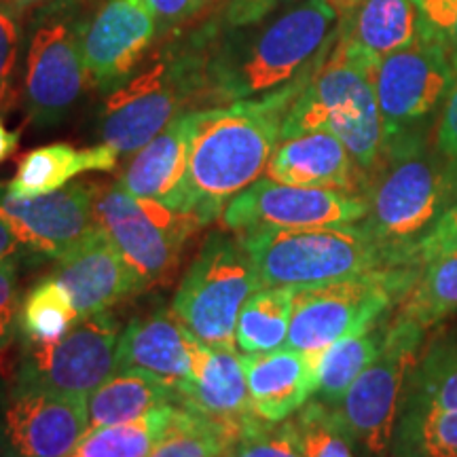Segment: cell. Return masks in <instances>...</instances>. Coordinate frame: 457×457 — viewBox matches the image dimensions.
<instances>
[{
	"label": "cell",
	"mask_w": 457,
	"mask_h": 457,
	"mask_svg": "<svg viewBox=\"0 0 457 457\" xmlns=\"http://www.w3.org/2000/svg\"><path fill=\"white\" fill-rule=\"evenodd\" d=\"M337 28L339 11L330 0H295L250 26L216 24L205 55L204 104L265 98L307 81L333 49Z\"/></svg>",
	"instance_id": "1"
},
{
	"label": "cell",
	"mask_w": 457,
	"mask_h": 457,
	"mask_svg": "<svg viewBox=\"0 0 457 457\" xmlns=\"http://www.w3.org/2000/svg\"><path fill=\"white\" fill-rule=\"evenodd\" d=\"M307 81L265 98L197 108L176 212L197 216L208 227L233 197L254 185L282 140L286 112Z\"/></svg>",
	"instance_id": "2"
},
{
	"label": "cell",
	"mask_w": 457,
	"mask_h": 457,
	"mask_svg": "<svg viewBox=\"0 0 457 457\" xmlns=\"http://www.w3.org/2000/svg\"><path fill=\"white\" fill-rule=\"evenodd\" d=\"M362 197L367 216L358 225L394 265H420L417 245L457 202V163L409 131L387 142Z\"/></svg>",
	"instance_id": "3"
},
{
	"label": "cell",
	"mask_w": 457,
	"mask_h": 457,
	"mask_svg": "<svg viewBox=\"0 0 457 457\" xmlns=\"http://www.w3.org/2000/svg\"><path fill=\"white\" fill-rule=\"evenodd\" d=\"M216 32L214 20L176 37L148 55L128 83L106 96L98 134L119 155H134L191 104H204L205 55Z\"/></svg>",
	"instance_id": "4"
},
{
	"label": "cell",
	"mask_w": 457,
	"mask_h": 457,
	"mask_svg": "<svg viewBox=\"0 0 457 457\" xmlns=\"http://www.w3.org/2000/svg\"><path fill=\"white\" fill-rule=\"evenodd\" d=\"M375 64L337 38L330 54L286 112L282 138L313 129L330 131L347 146L369 179L386 151L384 123L373 85Z\"/></svg>",
	"instance_id": "5"
},
{
	"label": "cell",
	"mask_w": 457,
	"mask_h": 457,
	"mask_svg": "<svg viewBox=\"0 0 457 457\" xmlns=\"http://www.w3.org/2000/svg\"><path fill=\"white\" fill-rule=\"evenodd\" d=\"M100 0H47L26 11L20 96L26 119L54 128L81 100L89 77L83 30Z\"/></svg>",
	"instance_id": "6"
},
{
	"label": "cell",
	"mask_w": 457,
	"mask_h": 457,
	"mask_svg": "<svg viewBox=\"0 0 457 457\" xmlns=\"http://www.w3.org/2000/svg\"><path fill=\"white\" fill-rule=\"evenodd\" d=\"M262 286L313 288L394 265L358 225L237 233Z\"/></svg>",
	"instance_id": "7"
},
{
	"label": "cell",
	"mask_w": 457,
	"mask_h": 457,
	"mask_svg": "<svg viewBox=\"0 0 457 457\" xmlns=\"http://www.w3.org/2000/svg\"><path fill=\"white\" fill-rule=\"evenodd\" d=\"M421 265L384 267L295 293L286 345L316 356L335 341L373 327L400 305Z\"/></svg>",
	"instance_id": "8"
},
{
	"label": "cell",
	"mask_w": 457,
	"mask_h": 457,
	"mask_svg": "<svg viewBox=\"0 0 457 457\" xmlns=\"http://www.w3.org/2000/svg\"><path fill=\"white\" fill-rule=\"evenodd\" d=\"M259 288V273L237 233L214 231L182 278L171 312L205 345L233 347L239 312Z\"/></svg>",
	"instance_id": "9"
},
{
	"label": "cell",
	"mask_w": 457,
	"mask_h": 457,
	"mask_svg": "<svg viewBox=\"0 0 457 457\" xmlns=\"http://www.w3.org/2000/svg\"><path fill=\"white\" fill-rule=\"evenodd\" d=\"M91 212L121 253L142 290L159 286L179 270L182 250L205 225L155 199H140L119 182H94Z\"/></svg>",
	"instance_id": "10"
},
{
	"label": "cell",
	"mask_w": 457,
	"mask_h": 457,
	"mask_svg": "<svg viewBox=\"0 0 457 457\" xmlns=\"http://www.w3.org/2000/svg\"><path fill=\"white\" fill-rule=\"evenodd\" d=\"M426 330L392 316L384 347L360 373L333 413L352 447L362 457H390L404 386L413 370Z\"/></svg>",
	"instance_id": "11"
},
{
	"label": "cell",
	"mask_w": 457,
	"mask_h": 457,
	"mask_svg": "<svg viewBox=\"0 0 457 457\" xmlns=\"http://www.w3.org/2000/svg\"><path fill=\"white\" fill-rule=\"evenodd\" d=\"M455 77L447 47L426 21L413 43L381 57L373 66V85L386 145L420 128L447 100Z\"/></svg>",
	"instance_id": "12"
},
{
	"label": "cell",
	"mask_w": 457,
	"mask_h": 457,
	"mask_svg": "<svg viewBox=\"0 0 457 457\" xmlns=\"http://www.w3.org/2000/svg\"><path fill=\"white\" fill-rule=\"evenodd\" d=\"M121 324L111 313H96L74 324L64 339L51 345L24 343L13 379L64 396L89 398L117 373Z\"/></svg>",
	"instance_id": "13"
},
{
	"label": "cell",
	"mask_w": 457,
	"mask_h": 457,
	"mask_svg": "<svg viewBox=\"0 0 457 457\" xmlns=\"http://www.w3.org/2000/svg\"><path fill=\"white\" fill-rule=\"evenodd\" d=\"M364 216L367 202L356 193L282 185L265 176L233 197L220 219L227 231L248 233L256 228L356 225Z\"/></svg>",
	"instance_id": "14"
},
{
	"label": "cell",
	"mask_w": 457,
	"mask_h": 457,
	"mask_svg": "<svg viewBox=\"0 0 457 457\" xmlns=\"http://www.w3.org/2000/svg\"><path fill=\"white\" fill-rule=\"evenodd\" d=\"M87 430V398L13 379L0 400V457H68Z\"/></svg>",
	"instance_id": "15"
},
{
	"label": "cell",
	"mask_w": 457,
	"mask_h": 457,
	"mask_svg": "<svg viewBox=\"0 0 457 457\" xmlns=\"http://www.w3.org/2000/svg\"><path fill=\"white\" fill-rule=\"evenodd\" d=\"M162 38L146 0H100L83 30V62L89 85L112 94L145 66Z\"/></svg>",
	"instance_id": "16"
},
{
	"label": "cell",
	"mask_w": 457,
	"mask_h": 457,
	"mask_svg": "<svg viewBox=\"0 0 457 457\" xmlns=\"http://www.w3.org/2000/svg\"><path fill=\"white\" fill-rule=\"evenodd\" d=\"M94 182H74L47 195L17 199L0 185V220L37 256L57 259L94 231Z\"/></svg>",
	"instance_id": "17"
},
{
	"label": "cell",
	"mask_w": 457,
	"mask_h": 457,
	"mask_svg": "<svg viewBox=\"0 0 457 457\" xmlns=\"http://www.w3.org/2000/svg\"><path fill=\"white\" fill-rule=\"evenodd\" d=\"M49 278L66 290L81 320L142 293L140 279L100 227L57 256Z\"/></svg>",
	"instance_id": "18"
},
{
	"label": "cell",
	"mask_w": 457,
	"mask_h": 457,
	"mask_svg": "<svg viewBox=\"0 0 457 457\" xmlns=\"http://www.w3.org/2000/svg\"><path fill=\"white\" fill-rule=\"evenodd\" d=\"M197 343V337L171 310L136 318L123 328L119 339L117 373L142 370L180 396L193 379Z\"/></svg>",
	"instance_id": "19"
},
{
	"label": "cell",
	"mask_w": 457,
	"mask_h": 457,
	"mask_svg": "<svg viewBox=\"0 0 457 457\" xmlns=\"http://www.w3.org/2000/svg\"><path fill=\"white\" fill-rule=\"evenodd\" d=\"M267 179L293 187H318L362 195L367 176L347 146L324 129L303 131L278 142L267 163Z\"/></svg>",
	"instance_id": "20"
},
{
	"label": "cell",
	"mask_w": 457,
	"mask_h": 457,
	"mask_svg": "<svg viewBox=\"0 0 457 457\" xmlns=\"http://www.w3.org/2000/svg\"><path fill=\"white\" fill-rule=\"evenodd\" d=\"M253 413L265 421H284L316 394V367L310 353L284 345L271 352L242 353Z\"/></svg>",
	"instance_id": "21"
},
{
	"label": "cell",
	"mask_w": 457,
	"mask_h": 457,
	"mask_svg": "<svg viewBox=\"0 0 457 457\" xmlns=\"http://www.w3.org/2000/svg\"><path fill=\"white\" fill-rule=\"evenodd\" d=\"M180 404L233 430L253 420L242 353L233 347H210L199 341L193 362V379L180 392Z\"/></svg>",
	"instance_id": "22"
},
{
	"label": "cell",
	"mask_w": 457,
	"mask_h": 457,
	"mask_svg": "<svg viewBox=\"0 0 457 457\" xmlns=\"http://www.w3.org/2000/svg\"><path fill=\"white\" fill-rule=\"evenodd\" d=\"M195 111L179 114L168 128L134 153L119 176V185L134 197L155 199L174 210L180 185L187 176Z\"/></svg>",
	"instance_id": "23"
},
{
	"label": "cell",
	"mask_w": 457,
	"mask_h": 457,
	"mask_svg": "<svg viewBox=\"0 0 457 457\" xmlns=\"http://www.w3.org/2000/svg\"><path fill=\"white\" fill-rule=\"evenodd\" d=\"M424 30V17L413 0H358L347 4L337 38L370 62L407 47Z\"/></svg>",
	"instance_id": "24"
},
{
	"label": "cell",
	"mask_w": 457,
	"mask_h": 457,
	"mask_svg": "<svg viewBox=\"0 0 457 457\" xmlns=\"http://www.w3.org/2000/svg\"><path fill=\"white\" fill-rule=\"evenodd\" d=\"M119 157L114 148L102 142L87 148L54 142L28 151L17 163L15 176L3 188L17 199L47 195L68 187V182L85 171H112Z\"/></svg>",
	"instance_id": "25"
},
{
	"label": "cell",
	"mask_w": 457,
	"mask_h": 457,
	"mask_svg": "<svg viewBox=\"0 0 457 457\" xmlns=\"http://www.w3.org/2000/svg\"><path fill=\"white\" fill-rule=\"evenodd\" d=\"M180 403L179 392L163 386L155 377L129 369L119 370L91 392L87 398L89 430L125 424L153 413L155 409ZM87 430V432H89Z\"/></svg>",
	"instance_id": "26"
},
{
	"label": "cell",
	"mask_w": 457,
	"mask_h": 457,
	"mask_svg": "<svg viewBox=\"0 0 457 457\" xmlns=\"http://www.w3.org/2000/svg\"><path fill=\"white\" fill-rule=\"evenodd\" d=\"M392 318H384L373 327L360 330L350 337L335 341L333 345L324 347L313 358L316 367V398L320 403L335 407L345 396L350 386L358 379L360 373L377 358L384 347L387 327Z\"/></svg>",
	"instance_id": "27"
},
{
	"label": "cell",
	"mask_w": 457,
	"mask_h": 457,
	"mask_svg": "<svg viewBox=\"0 0 457 457\" xmlns=\"http://www.w3.org/2000/svg\"><path fill=\"white\" fill-rule=\"evenodd\" d=\"M390 457H457V411L403 400Z\"/></svg>",
	"instance_id": "28"
},
{
	"label": "cell",
	"mask_w": 457,
	"mask_h": 457,
	"mask_svg": "<svg viewBox=\"0 0 457 457\" xmlns=\"http://www.w3.org/2000/svg\"><path fill=\"white\" fill-rule=\"evenodd\" d=\"M293 288L262 286L244 303L237 318L236 345L242 353H261L284 347L293 318Z\"/></svg>",
	"instance_id": "29"
},
{
	"label": "cell",
	"mask_w": 457,
	"mask_h": 457,
	"mask_svg": "<svg viewBox=\"0 0 457 457\" xmlns=\"http://www.w3.org/2000/svg\"><path fill=\"white\" fill-rule=\"evenodd\" d=\"M457 312V254L436 256L421 265L415 284L394 316L421 328L436 327Z\"/></svg>",
	"instance_id": "30"
},
{
	"label": "cell",
	"mask_w": 457,
	"mask_h": 457,
	"mask_svg": "<svg viewBox=\"0 0 457 457\" xmlns=\"http://www.w3.org/2000/svg\"><path fill=\"white\" fill-rule=\"evenodd\" d=\"M176 404L155 409L125 424L89 430L68 457H148L168 430Z\"/></svg>",
	"instance_id": "31"
},
{
	"label": "cell",
	"mask_w": 457,
	"mask_h": 457,
	"mask_svg": "<svg viewBox=\"0 0 457 457\" xmlns=\"http://www.w3.org/2000/svg\"><path fill=\"white\" fill-rule=\"evenodd\" d=\"M79 320L66 290L55 279L45 278L21 299L17 330L28 345H51L64 339Z\"/></svg>",
	"instance_id": "32"
},
{
	"label": "cell",
	"mask_w": 457,
	"mask_h": 457,
	"mask_svg": "<svg viewBox=\"0 0 457 457\" xmlns=\"http://www.w3.org/2000/svg\"><path fill=\"white\" fill-rule=\"evenodd\" d=\"M237 434L179 403L171 411L168 430L148 457H222L233 451Z\"/></svg>",
	"instance_id": "33"
},
{
	"label": "cell",
	"mask_w": 457,
	"mask_h": 457,
	"mask_svg": "<svg viewBox=\"0 0 457 457\" xmlns=\"http://www.w3.org/2000/svg\"><path fill=\"white\" fill-rule=\"evenodd\" d=\"M404 403L457 411V337L436 339L417 358L404 386Z\"/></svg>",
	"instance_id": "34"
},
{
	"label": "cell",
	"mask_w": 457,
	"mask_h": 457,
	"mask_svg": "<svg viewBox=\"0 0 457 457\" xmlns=\"http://www.w3.org/2000/svg\"><path fill=\"white\" fill-rule=\"evenodd\" d=\"M305 457H356L350 438L328 404L312 400L293 417Z\"/></svg>",
	"instance_id": "35"
},
{
	"label": "cell",
	"mask_w": 457,
	"mask_h": 457,
	"mask_svg": "<svg viewBox=\"0 0 457 457\" xmlns=\"http://www.w3.org/2000/svg\"><path fill=\"white\" fill-rule=\"evenodd\" d=\"M231 457H305L293 417L265 421L253 417L237 434Z\"/></svg>",
	"instance_id": "36"
},
{
	"label": "cell",
	"mask_w": 457,
	"mask_h": 457,
	"mask_svg": "<svg viewBox=\"0 0 457 457\" xmlns=\"http://www.w3.org/2000/svg\"><path fill=\"white\" fill-rule=\"evenodd\" d=\"M26 11L0 0V111L7 108L15 72L21 60Z\"/></svg>",
	"instance_id": "37"
},
{
	"label": "cell",
	"mask_w": 457,
	"mask_h": 457,
	"mask_svg": "<svg viewBox=\"0 0 457 457\" xmlns=\"http://www.w3.org/2000/svg\"><path fill=\"white\" fill-rule=\"evenodd\" d=\"M426 26L447 47L457 71V0H413Z\"/></svg>",
	"instance_id": "38"
},
{
	"label": "cell",
	"mask_w": 457,
	"mask_h": 457,
	"mask_svg": "<svg viewBox=\"0 0 457 457\" xmlns=\"http://www.w3.org/2000/svg\"><path fill=\"white\" fill-rule=\"evenodd\" d=\"M17 262H0V353L13 341L20 313V282Z\"/></svg>",
	"instance_id": "39"
},
{
	"label": "cell",
	"mask_w": 457,
	"mask_h": 457,
	"mask_svg": "<svg viewBox=\"0 0 457 457\" xmlns=\"http://www.w3.org/2000/svg\"><path fill=\"white\" fill-rule=\"evenodd\" d=\"M290 3H295V0H222L219 13L214 15V21L219 28L250 26L265 20V17H270Z\"/></svg>",
	"instance_id": "40"
},
{
	"label": "cell",
	"mask_w": 457,
	"mask_h": 457,
	"mask_svg": "<svg viewBox=\"0 0 457 457\" xmlns=\"http://www.w3.org/2000/svg\"><path fill=\"white\" fill-rule=\"evenodd\" d=\"M146 3L155 11L163 37V34L180 32L185 26L193 24L219 0H146Z\"/></svg>",
	"instance_id": "41"
},
{
	"label": "cell",
	"mask_w": 457,
	"mask_h": 457,
	"mask_svg": "<svg viewBox=\"0 0 457 457\" xmlns=\"http://www.w3.org/2000/svg\"><path fill=\"white\" fill-rule=\"evenodd\" d=\"M447 254H457V202L417 245V262L420 265Z\"/></svg>",
	"instance_id": "42"
},
{
	"label": "cell",
	"mask_w": 457,
	"mask_h": 457,
	"mask_svg": "<svg viewBox=\"0 0 457 457\" xmlns=\"http://www.w3.org/2000/svg\"><path fill=\"white\" fill-rule=\"evenodd\" d=\"M436 145L451 162L457 163V77L443 104L441 119H438Z\"/></svg>",
	"instance_id": "43"
},
{
	"label": "cell",
	"mask_w": 457,
	"mask_h": 457,
	"mask_svg": "<svg viewBox=\"0 0 457 457\" xmlns=\"http://www.w3.org/2000/svg\"><path fill=\"white\" fill-rule=\"evenodd\" d=\"M26 256H37L17 239L11 228L0 220V262H20Z\"/></svg>",
	"instance_id": "44"
},
{
	"label": "cell",
	"mask_w": 457,
	"mask_h": 457,
	"mask_svg": "<svg viewBox=\"0 0 457 457\" xmlns=\"http://www.w3.org/2000/svg\"><path fill=\"white\" fill-rule=\"evenodd\" d=\"M17 146H20V129H9L0 111V163L13 157Z\"/></svg>",
	"instance_id": "45"
},
{
	"label": "cell",
	"mask_w": 457,
	"mask_h": 457,
	"mask_svg": "<svg viewBox=\"0 0 457 457\" xmlns=\"http://www.w3.org/2000/svg\"><path fill=\"white\" fill-rule=\"evenodd\" d=\"M3 3H9V4H13V7L21 9V11H30L32 7H37V4H43V3H47V0H3Z\"/></svg>",
	"instance_id": "46"
},
{
	"label": "cell",
	"mask_w": 457,
	"mask_h": 457,
	"mask_svg": "<svg viewBox=\"0 0 457 457\" xmlns=\"http://www.w3.org/2000/svg\"><path fill=\"white\" fill-rule=\"evenodd\" d=\"M337 3H339V4H345V7H347V4H353V3H358V0H337Z\"/></svg>",
	"instance_id": "47"
},
{
	"label": "cell",
	"mask_w": 457,
	"mask_h": 457,
	"mask_svg": "<svg viewBox=\"0 0 457 457\" xmlns=\"http://www.w3.org/2000/svg\"><path fill=\"white\" fill-rule=\"evenodd\" d=\"M222 457H231V453H228V455H222Z\"/></svg>",
	"instance_id": "48"
}]
</instances>
